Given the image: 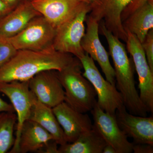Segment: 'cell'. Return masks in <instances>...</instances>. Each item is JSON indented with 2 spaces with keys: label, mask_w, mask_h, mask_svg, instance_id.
<instances>
[{
  "label": "cell",
  "mask_w": 153,
  "mask_h": 153,
  "mask_svg": "<svg viewBox=\"0 0 153 153\" xmlns=\"http://www.w3.org/2000/svg\"><path fill=\"white\" fill-rule=\"evenodd\" d=\"M79 60L71 54L56 51L53 46L42 50H17L0 67V83L29 81L36 74L47 70L60 71Z\"/></svg>",
  "instance_id": "obj_1"
},
{
  "label": "cell",
  "mask_w": 153,
  "mask_h": 153,
  "mask_svg": "<svg viewBox=\"0 0 153 153\" xmlns=\"http://www.w3.org/2000/svg\"><path fill=\"white\" fill-rule=\"evenodd\" d=\"M99 31L105 36L108 44L114 66L116 87L121 94L126 109L131 114L147 116V110L136 87L134 62L128 56L125 45L106 29L102 20L99 22Z\"/></svg>",
  "instance_id": "obj_2"
},
{
  "label": "cell",
  "mask_w": 153,
  "mask_h": 153,
  "mask_svg": "<svg viewBox=\"0 0 153 153\" xmlns=\"http://www.w3.org/2000/svg\"><path fill=\"white\" fill-rule=\"evenodd\" d=\"M82 68L78 60L57 73L65 91L64 102L75 110L85 113L93 108L97 94L92 84L82 75Z\"/></svg>",
  "instance_id": "obj_3"
},
{
  "label": "cell",
  "mask_w": 153,
  "mask_h": 153,
  "mask_svg": "<svg viewBox=\"0 0 153 153\" xmlns=\"http://www.w3.org/2000/svg\"><path fill=\"white\" fill-rule=\"evenodd\" d=\"M79 60L84 69L82 75L95 89L99 106L105 112L112 114H115L117 110L125 107L121 94L116 85H112L103 78L93 59L85 53Z\"/></svg>",
  "instance_id": "obj_4"
},
{
  "label": "cell",
  "mask_w": 153,
  "mask_h": 153,
  "mask_svg": "<svg viewBox=\"0 0 153 153\" xmlns=\"http://www.w3.org/2000/svg\"><path fill=\"white\" fill-rule=\"evenodd\" d=\"M91 7L74 14L56 29L52 46L56 51L71 54L79 59L85 55L81 42L85 34L84 22Z\"/></svg>",
  "instance_id": "obj_5"
},
{
  "label": "cell",
  "mask_w": 153,
  "mask_h": 153,
  "mask_svg": "<svg viewBox=\"0 0 153 153\" xmlns=\"http://www.w3.org/2000/svg\"><path fill=\"white\" fill-rule=\"evenodd\" d=\"M0 92L10 100L16 113V131L13 146L10 153H19V142L22 126L30 119L37 98L30 90L29 81H14L0 83Z\"/></svg>",
  "instance_id": "obj_6"
},
{
  "label": "cell",
  "mask_w": 153,
  "mask_h": 153,
  "mask_svg": "<svg viewBox=\"0 0 153 153\" xmlns=\"http://www.w3.org/2000/svg\"><path fill=\"white\" fill-rule=\"evenodd\" d=\"M55 29L43 16L35 18L20 33L7 38L17 50L38 51L52 47Z\"/></svg>",
  "instance_id": "obj_7"
},
{
  "label": "cell",
  "mask_w": 153,
  "mask_h": 153,
  "mask_svg": "<svg viewBox=\"0 0 153 153\" xmlns=\"http://www.w3.org/2000/svg\"><path fill=\"white\" fill-rule=\"evenodd\" d=\"M127 49L132 58L139 79L140 97L148 112H153V72L151 71L141 43L136 36L127 31Z\"/></svg>",
  "instance_id": "obj_8"
},
{
  "label": "cell",
  "mask_w": 153,
  "mask_h": 153,
  "mask_svg": "<svg viewBox=\"0 0 153 153\" xmlns=\"http://www.w3.org/2000/svg\"><path fill=\"white\" fill-rule=\"evenodd\" d=\"M90 111L93 117L94 127L107 144L113 147L116 153L132 152L133 143L129 141L128 137L119 126L116 114L105 112L97 102Z\"/></svg>",
  "instance_id": "obj_9"
},
{
  "label": "cell",
  "mask_w": 153,
  "mask_h": 153,
  "mask_svg": "<svg viewBox=\"0 0 153 153\" xmlns=\"http://www.w3.org/2000/svg\"><path fill=\"white\" fill-rule=\"evenodd\" d=\"M131 0H95L91 5L89 16L99 23L104 22L108 30L120 40L126 42L127 34L124 29L121 15Z\"/></svg>",
  "instance_id": "obj_10"
},
{
  "label": "cell",
  "mask_w": 153,
  "mask_h": 153,
  "mask_svg": "<svg viewBox=\"0 0 153 153\" xmlns=\"http://www.w3.org/2000/svg\"><path fill=\"white\" fill-rule=\"evenodd\" d=\"M85 22L87 29L81 41V47L85 53L98 63L106 80L112 85H116L114 68L111 64L108 53L100 40L99 23L89 15L86 16Z\"/></svg>",
  "instance_id": "obj_11"
},
{
  "label": "cell",
  "mask_w": 153,
  "mask_h": 153,
  "mask_svg": "<svg viewBox=\"0 0 153 153\" xmlns=\"http://www.w3.org/2000/svg\"><path fill=\"white\" fill-rule=\"evenodd\" d=\"M29 86L38 101L51 108L65 100V91L56 70L36 74L29 80Z\"/></svg>",
  "instance_id": "obj_12"
},
{
  "label": "cell",
  "mask_w": 153,
  "mask_h": 153,
  "mask_svg": "<svg viewBox=\"0 0 153 153\" xmlns=\"http://www.w3.org/2000/svg\"><path fill=\"white\" fill-rule=\"evenodd\" d=\"M36 10L55 29L91 5L79 0H30Z\"/></svg>",
  "instance_id": "obj_13"
},
{
  "label": "cell",
  "mask_w": 153,
  "mask_h": 153,
  "mask_svg": "<svg viewBox=\"0 0 153 153\" xmlns=\"http://www.w3.org/2000/svg\"><path fill=\"white\" fill-rule=\"evenodd\" d=\"M63 129L66 143L74 142L82 133L93 127L89 116L75 110L65 102L52 108Z\"/></svg>",
  "instance_id": "obj_14"
},
{
  "label": "cell",
  "mask_w": 153,
  "mask_h": 153,
  "mask_svg": "<svg viewBox=\"0 0 153 153\" xmlns=\"http://www.w3.org/2000/svg\"><path fill=\"white\" fill-rule=\"evenodd\" d=\"M118 125L134 143L153 146V117L140 116L127 112L125 107L116 111Z\"/></svg>",
  "instance_id": "obj_15"
},
{
  "label": "cell",
  "mask_w": 153,
  "mask_h": 153,
  "mask_svg": "<svg viewBox=\"0 0 153 153\" xmlns=\"http://www.w3.org/2000/svg\"><path fill=\"white\" fill-rule=\"evenodd\" d=\"M41 16L30 0H22L16 7L0 20V37L9 38L16 36L32 20Z\"/></svg>",
  "instance_id": "obj_16"
},
{
  "label": "cell",
  "mask_w": 153,
  "mask_h": 153,
  "mask_svg": "<svg viewBox=\"0 0 153 153\" xmlns=\"http://www.w3.org/2000/svg\"><path fill=\"white\" fill-rule=\"evenodd\" d=\"M52 140H54L53 137L45 129L36 122L28 120L22 126L19 142V153L40 150Z\"/></svg>",
  "instance_id": "obj_17"
},
{
  "label": "cell",
  "mask_w": 153,
  "mask_h": 153,
  "mask_svg": "<svg viewBox=\"0 0 153 153\" xmlns=\"http://www.w3.org/2000/svg\"><path fill=\"white\" fill-rule=\"evenodd\" d=\"M126 32L128 31L142 43L149 31L153 29V0H149L123 22Z\"/></svg>",
  "instance_id": "obj_18"
},
{
  "label": "cell",
  "mask_w": 153,
  "mask_h": 153,
  "mask_svg": "<svg viewBox=\"0 0 153 153\" xmlns=\"http://www.w3.org/2000/svg\"><path fill=\"white\" fill-rule=\"evenodd\" d=\"M30 120L36 122L49 133L57 145L67 143L63 129L58 123L52 108L36 100Z\"/></svg>",
  "instance_id": "obj_19"
},
{
  "label": "cell",
  "mask_w": 153,
  "mask_h": 153,
  "mask_svg": "<svg viewBox=\"0 0 153 153\" xmlns=\"http://www.w3.org/2000/svg\"><path fill=\"white\" fill-rule=\"evenodd\" d=\"M107 144L103 138L93 127L80 135L71 143L58 148L59 153H102Z\"/></svg>",
  "instance_id": "obj_20"
},
{
  "label": "cell",
  "mask_w": 153,
  "mask_h": 153,
  "mask_svg": "<svg viewBox=\"0 0 153 153\" xmlns=\"http://www.w3.org/2000/svg\"><path fill=\"white\" fill-rule=\"evenodd\" d=\"M17 116L13 112L0 113V153L9 152L13 146Z\"/></svg>",
  "instance_id": "obj_21"
},
{
  "label": "cell",
  "mask_w": 153,
  "mask_h": 153,
  "mask_svg": "<svg viewBox=\"0 0 153 153\" xmlns=\"http://www.w3.org/2000/svg\"><path fill=\"white\" fill-rule=\"evenodd\" d=\"M17 51L7 38L0 37V67L9 61Z\"/></svg>",
  "instance_id": "obj_22"
},
{
  "label": "cell",
  "mask_w": 153,
  "mask_h": 153,
  "mask_svg": "<svg viewBox=\"0 0 153 153\" xmlns=\"http://www.w3.org/2000/svg\"><path fill=\"white\" fill-rule=\"evenodd\" d=\"M141 44L148 64L153 72V29L149 31Z\"/></svg>",
  "instance_id": "obj_23"
},
{
  "label": "cell",
  "mask_w": 153,
  "mask_h": 153,
  "mask_svg": "<svg viewBox=\"0 0 153 153\" xmlns=\"http://www.w3.org/2000/svg\"><path fill=\"white\" fill-rule=\"evenodd\" d=\"M149 1V0H131L122 13L121 19L122 23L134 11Z\"/></svg>",
  "instance_id": "obj_24"
},
{
  "label": "cell",
  "mask_w": 153,
  "mask_h": 153,
  "mask_svg": "<svg viewBox=\"0 0 153 153\" xmlns=\"http://www.w3.org/2000/svg\"><path fill=\"white\" fill-rule=\"evenodd\" d=\"M133 143V152L134 153H153V146L144 143Z\"/></svg>",
  "instance_id": "obj_25"
},
{
  "label": "cell",
  "mask_w": 153,
  "mask_h": 153,
  "mask_svg": "<svg viewBox=\"0 0 153 153\" xmlns=\"http://www.w3.org/2000/svg\"><path fill=\"white\" fill-rule=\"evenodd\" d=\"M3 0H0V20L7 16L12 10Z\"/></svg>",
  "instance_id": "obj_26"
},
{
  "label": "cell",
  "mask_w": 153,
  "mask_h": 153,
  "mask_svg": "<svg viewBox=\"0 0 153 153\" xmlns=\"http://www.w3.org/2000/svg\"><path fill=\"white\" fill-rule=\"evenodd\" d=\"M15 111L12 104L7 103L0 97V113L2 112H13Z\"/></svg>",
  "instance_id": "obj_27"
},
{
  "label": "cell",
  "mask_w": 153,
  "mask_h": 153,
  "mask_svg": "<svg viewBox=\"0 0 153 153\" xmlns=\"http://www.w3.org/2000/svg\"><path fill=\"white\" fill-rule=\"evenodd\" d=\"M11 8L14 9L22 1V0H3Z\"/></svg>",
  "instance_id": "obj_28"
},
{
  "label": "cell",
  "mask_w": 153,
  "mask_h": 153,
  "mask_svg": "<svg viewBox=\"0 0 153 153\" xmlns=\"http://www.w3.org/2000/svg\"><path fill=\"white\" fill-rule=\"evenodd\" d=\"M102 153H116V152L111 145L107 144L103 149Z\"/></svg>",
  "instance_id": "obj_29"
},
{
  "label": "cell",
  "mask_w": 153,
  "mask_h": 153,
  "mask_svg": "<svg viewBox=\"0 0 153 153\" xmlns=\"http://www.w3.org/2000/svg\"><path fill=\"white\" fill-rule=\"evenodd\" d=\"M79 1L86 3V4H88L91 5L95 0H79Z\"/></svg>",
  "instance_id": "obj_30"
}]
</instances>
